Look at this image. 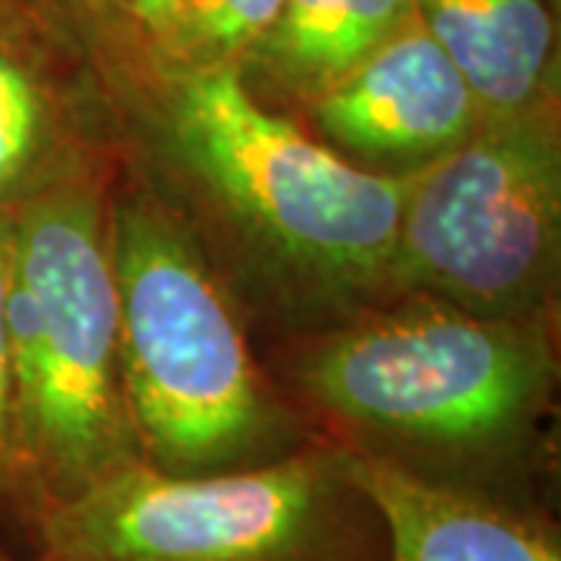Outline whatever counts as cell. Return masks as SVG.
<instances>
[{
	"instance_id": "cell-1",
	"label": "cell",
	"mask_w": 561,
	"mask_h": 561,
	"mask_svg": "<svg viewBox=\"0 0 561 561\" xmlns=\"http://www.w3.org/2000/svg\"><path fill=\"white\" fill-rule=\"evenodd\" d=\"M106 88L116 169L187 228L247 319L297 341L390 302L412 175L350 165L238 69H157Z\"/></svg>"
},
{
	"instance_id": "cell-2",
	"label": "cell",
	"mask_w": 561,
	"mask_h": 561,
	"mask_svg": "<svg viewBox=\"0 0 561 561\" xmlns=\"http://www.w3.org/2000/svg\"><path fill=\"white\" fill-rule=\"evenodd\" d=\"M278 383L321 440L549 515L556 321L402 297L284 341Z\"/></svg>"
},
{
	"instance_id": "cell-3",
	"label": "cell",
	"mask_w": 561,
	"mask_h": 561,
	"mask_svg": "<svg viewBox=\"0 0 561 561\" xmlns=\"http://www.w3.org/2000/svg\"><path fill=\"white\" fill-rule=\"evenodd\" d=\"M122 381L144 465L256 468L321 440L250 343V319L165 206L116 169L106 187Z\"/></svg>"
},
{
	"instance_id": "cell-4",
	"label": "cell",
	"mask_w": 561,
	"mask_h": 561,
	"mask_svg": "<svg viewBox=\"0 0 561 561\" xmlns=\"http://www.w3.org/2000/svg\"><path fill=\"white\" fill-rule=\"evenodd\" d=\"M106 187L79 184L16 209L13 415L47 512L144 465L122 381Z\"/></svg>"
},
{
	"instance_id": "cell-5",
	"label": "cell",
	"mask_w": 561,
	"mask_h": 561,
	"mask_svg": "<svg viewBox=\"0 0 561 561\" xmlns=\"http://www.w3.org/2000/svg\"><path fill=\"white\" fill-rule=\"evenodd\" d=\"M38 552L62 561H383L346 453L316 440L256 468L175 478L135 465L54 505Z\"/></svg>"
},
{
	"instance_id": "cell-6",
	"label": "cell",
	"mask_w": 561,
	"mask_h": 561,
	"mask_svg": "<svg viewBox=\"0 0 561 561\" xmlns=\"http://www.w3.org/2000/svg\"><path fill=\"white\" fill-rule=\"evenodd\" d=\"M559 110L483 119L412 175L390 256V300L486 319H559Z\"/></svg>"
},
{
	"instance_id": "cell-7",
	"label": "cell",
	"mask_w": 561,
	"mask_h": 561,
	"mask_svg": "<svg viewBox=\"0 0 561 561\" xmlns=\"http://www.w3.org/2000/svg\"><path fill=\"white\" fill-rule=\"evenodd\" d=\"M103 72L25 0H0V209L116 175Z\"/></svg>"
},
{
	"instance_id": "cell-8",
	"label": "cell",
	"mask_w": 561,
	"mask_h": 561,
	"mask_svg": "<svg viewBox=\"0 0 561 561\" xmlns=\"http://www.w3.org/2000/svg\"><path fill=\"white\" fill-rule=\"evenodd\" d=\"M297 119L341 160L375 175H415L483 125V106L415 16Z\"/></svg>"
},
{
	"instance_id": "cell-9",
	"label": "cell",
	"mask_w": 561,
	"mask_h": 561,
	"mask_svg": "<svg viewBox=\"0 0 561 561\" xmlns=\"http://www.w3.org/2000/svg\"><path fill=\"white\" fill-rule=\"evenodd\" d=\"M346 468L381 518L383 561H561L546 512L424 481L353 453Z\"/></svg>"
},
{
	"instance_id": "cell-10",
	"label": "cell",
	"mask_w": 561,
	"mask_h": 561,
	"mask_svg": "<svg viewBox=\"0 0 561 561\" xmlns=\"http://www.w3.org/2000/svg\"><path fill=\"white\" fill-rule=\"evenodd\" d=\"M415 13L486 119L559 110V28L549 0H415Z\"/></svg>"
},
{
	"instance_id": "cell-11",
	"label": "cell",
	"mask_w": 561,
	"mask_h": 561,
	"mask_svg": "<svg viewBox=\"0 0 561 561\" xmlns=\"http://www.w3.org/2000/svg\"><path fill=\"white\" fill-rule=\"evenodd\" d=\"M415 16V0H284L238 72L262 103L297 116Z\"/></svg>"
},
{
	"instance_id": "cell-12",
	"label": "cell",
	"mask_w": 561,
	"mask_h": 561,
	"mask_svg": "<svg viewBox=\"0 0 561 561\" xmlns=\"http://www.w3.org/2000/svg\"><path fill=\"white\" fill-rule=\"evenodd\" d=\"M13 241H16V213L0 209V537L16 556H35L47 502L22 459L16 415H13V368H10Z\"/></svg>"
},
{
	"instance_id": "cell-13",
	"label": "cell",
	"mask_w": 561,
	"mask_h": 561,
	"mask_svg": "<svg viewBox=\"0 0 561 561\" xmlns=\"http://www.w3.org/2000/svg\"><path fill=\"white\" fill-rule=\"evenodd\" d=\"M284 0H191L160 69H241ZM157 72V69H150Z\"/></svg>"
},
{
	"instance_id": "cell-14",
	"label": "cell",
	"mask_w": 561,
	"mask_h": 561,
	"mask_svg": "<svg viewBox=\"0 0 561 561\" xmlns=\"http://www.w3.org/2000/svg\"><path fill=\"white\" fill-rule=\"evenodd\" d=\"M191 0H119V44L116 60L103 79L160 69Z\"/></svg>"
},
{
	"instance_id": "cell-15",
	"label": "cell",
	"mask_w": 561,
	"mask_h": 561,
	"mask_svg": "<svg viewBox=\"0 0 561 561\" xmlns=\"http://www.w3.org/2000/svg\"><path fill=\"white\" fill-rule=\"evenodd\" d=\"M25 3L101 72L113 66L119 44V0H25Z\"/></svg>"
},
{
	"instance_id": "cell-16",
	"label": "cell",
	"mask_w": 561,
	"mask_h": 561,
	"mask_svg": "<svg viewBox=\"0 0 561 561\" xmlns=\"http://www.w3.org/2000/svg\"><path fill=\"white\" fill-rule=\"evenodd\" d=\"M13 559H20V556H16V552H13V549L7 546V540L0 537V561H13Z\"/></svg>"
},
{
	"instance_id": "cell-17",
	"label": "cell",
	"mask_w": 561,
	"mask_h": 561,
	"mask_svg": "<svg viewBox=\"0 0 561 561\" xmlns=\"http://www.w3.org/2000/svg\"><path fill=\"white\" fill-rule=\"evenodd\" d=\"M13 561H62L57 559V556H47V552H38V556H20V559Z\"/></svg>"
}]
</instances>
